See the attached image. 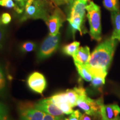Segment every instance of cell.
<instances>
[{
    "mask_svg": "<svg viewBox=\"0 0 120 120\" xmlns=\"http://www.w3.org/2000/svg\"><path fill=\"white\" fill-rule=\"evenodd\" d=\"M1 21L3 25H7L11 21V16L8 13H4L1 16Z\"/></svg>",
    "mask_w": 120,
    "mask_h": 120,
    "instance_id": "25",
    "label": "cell"
},
{
    "mask_svg": "<svg viewBox=\"0 0 120 120\" xmlns=\"http://www.w3.org/2000/svg\"><path fill=\"white\" fill-rule=\"evenodd\" d=\"M7 86L5 73L4 68L0 64V97H4L7 95Z\"/></svg>",
    "mask_w": 120,
    "mask_h": 120,
    "instance_id": "16",
    "label": "cell"
},
{
    "mask_svg": "<svg viewBox=\"0 0 120 120\" xmlns=\"http://www.w3.org/2000/svg\"><path fill=\"white\" fill-rule=\"evenodd\" d=\"M0 6L8 8H14L15 11L18 13H22L24 10L19 7L17 4H15L13 0H0Z\"/></svg>",
    "mask_w": 120,
    "mask_h": 120,
    "instance_id": "20",
    "label": "cell"
},
{
    "mask_svg": "<svg viewBox=\"0 0 120 120\" xmlns=\"http://www.w3.org/2000/svg\"><path fill=\"white\" fill-rule=\"evenodd\" d=\"M87 17L90 24V34L92 40L97 41L101 40V8L93 1L87 4Z\"/></svg>",
    "mask_w": 120,
    "mask_h": 120,
    "instance_id": "3",
    "label": "cell"
},
{
    "mask_svg": "<svg viewBox=\"0 0 120 120\" xmlns=\"http://www.w3.org/2000/svg\"><path fill=\"white\" fill-rule=\"evenodd\" d=\"M120 108L117 105H103L101 108V120H118Z\"/></svg>",
    "mask_w": 120,
    "mask_h": 120,
    "instance_id": "10",
    "label": "cell"
},
{
    "mask_svg": "<svg viewBox=\"0 0 120 120\" xmlns=\"http://www.w3.org/2000/svg\"><path fill=\"white\" fill-rule=\"evenodd\" d=\"M117 45V40L110 37L99 44L94 49L89 61L85 66L92 77L98 76L106 77Z\"/></svg>",
    "mask_w": 120,
    "mask_h": 120,
    "instance_id": "1",
    "label": "cell"
},
{
    "mask_svg": "<svg viewBox=\"0 0 120 120\" xmlns=\"http://www.w3.org/2000/svg\"><path fill=\"white\" fill-rule=\"evenodd\" d=\"M91 85L94 87H101L105 83V77L101 76H93L91 80Z\"/></svg>",
    "mask_w": 120,
    "mask_h": 120,
    "instance_id": "22",
    "label": "cell"
},
{
    "mask_svg": "<svg viewBox=\"0 0 120 120\" xmlns=\"http://www.w3.org/2000/svg\"><path fill=\"white\" fill-rule=\"evenodd\" d=\"M1 23V19H0V23Z\"/></svg>",
    "mask_w": 120,
    "mask_h": 120,
    "instance_id": "33",
    "label": "cell"
},
{
    "mask_svg": "<svg viewBox=\"0 0 120 120\" xmlns=\"http://www.w3.org/2000/svg\"><path fill=\"white\" fill-rule=\"evenodd\" d=\"M66 92L68 97L69 103L72 107L77 106V101L79 97L87 95L86 90L82 86L79 87H76L73 89H68L66 90Z\"/></svg>",
    "mask_w": 120,
    "mask_h": 120,
    "instance_id": "12",
    "label": "cell"
},
{
    "mask_svg": "<svg viewBox=\"0 0 120 120\" xmlns=\"http://www.w3.org/2000/svg\"><path fill=\"white\" fill-rule=\"evenodd\" d=\"M16 2H17V5L19 7L24 10L25 8V6H26V2L27 0H15Z\"/></svg>",
    "mask_w": 120,
    "mask_h": 120,
    "instance_id": "29",
    "label": "cell"
},
{
    "mask_svg": "<svg viewBox=\"0 0 120 120\" xmlns=\"http://www.w3.org/2000/svg\"><path fill=\"white\" fill-rule=\"evenodd\" d=\"M103 6L111 12L120 11L119 0H103Z\"/></svg>",
    "mask_w": 120,
    "mask_h": 120,
    "instance_id": "19",
    "label": "cell"
},
{
    "mask_svg": "<svg viewBox=\"0 0 120 120\" xmlns=\"http://www.w3.org/2000/svg\"><path fill=\"white\" fill-rule=\"evenodd\" d=\"M56 6H60L64 4H69L71 0H50Z\"/></svg>",
    "mask_w": 120,
    "mask_h": 120,
    "instance_id": "28",
    "label": "cell"
},
{
    "mask_svg": "<svg viewBox=\"0 0 120 120\" xmlns=\"http://www.w3.org/2000/svg\"><path fill=\"white\" fill-rule=\"evenodd\" d=\"M111 18L113 25L111 38L120 42V11L111 12Z\"/></svg>",
    "mask_w": 120,
    "mask_h": 120,
    "instance_id": "14",
    "label": "cell"
},
{
    "mask_svg": "<svg viewBox=\"0 0 120 120\" xmlns=\"http://www.w3.org/2000/svg\"><path fill=\"white\" fill-rule=\"evenodd\" d=\"M36 48V45L33 42L27 41L23 43L21 46V50L24 53L32 52Z\"/></svg>",
    "mask_w": 120,
    "mask_h": 120,
    "instance_id": "21",
    "label": "cell"
},
{
    "mask_svg": "<svg viewBox=\"0 0 120 120\" xmlns=\"http://www.w3.org/2000/svg\"><path fill=\"white\" fill-rule=\"evenodd\" d=\"M49 98L53 102L54 104L56 105L57 107H58L60 105L64 104V103H69L68 97H67L66 92H60L57 93Z\"/></svg>",
    "mask_w": 120,
    "mask_h": 120,
    "instance_id": "15",
    "label": "cell"
},
{
    "mask_svg": "<svg viewBox=\"0 0 120 120\" xmlns=\"http://www.w3.org/2000/svg\"><path fill=\"white\" fill-rule=\"evenodd\" d=\"M34 106L37 109L49 115L54 116L64 117V113L56 105L53 103L49 98L40 100L34 103Z\"/></svg>",
    "mask_w": 120,
    "mask_h": 120,
    "instance_id": "9",
    "label": "cell"
},
{
    "mask_svg": "<svg viewBox=\"0 0 120 120\" xmlns=\"http://www.w3.org/2000/svg\"><path fill=\"white\" fill-rule=\"evenodd\" d=\"M118 120H120V117H119V118H118Z\"/></svg>",
    "mask_w": 120,
    "mask_h": 120,
    "instance_id": "32",
    "label": "cell"
},
{
    "mask_svg": "<svg viewBox=\"0 0 120 120\" xmlns=\"http://www.w3.org/2000/svg\"><path fill=\"white\" fill-rule=\"evenodd\" d=\"M66 20V16L64 12L58 7L55 8L46 23L49 29V34L56 35L59 33L60 28L62 26L64 22Z\"/></svg>",
    "mask_w": 120,
    "mask_h": 120,
    "instance_id": "7",
    "label": "cell"
},
{
    "mask_svg": "<svg viewBox=\"0 0 120 120\" xmlns=\"http://www.w3.org/2000/svg\"><path fill=\"white\" fill-rule=\"evenodd\" d=\"M79 1H80L81 2H82L83 3H85V4H87V2L90 1V0H79Z\"/></svg>",
    "mask_w": 120,
    "mask_h": 120,
    "instance_id": "31",
    "label": "cell"
},
{
    "mask_svg": "<svg viewBox=\"0 0 120 120\" xmlns=\"http://www.w3.org/2000/svg\"><path fill=\"white\" fill-rule=\"evenodd\" d=\"M103 105L102 97L94 100L90 98L87 95L79 97L77 102V106L90 116H101L100 111L102 106Z\"/></svg>",
    "mask_w": 120,
    "mask_h": 120,
    "instance_id": "5",
    "label": "cell"
},
{
    "mask_svg": "<svg viewBox=\"0 0 120 120\" xmlns=\"http://www.w3.org/2000/svg\"><path fill=\"white\" fill-rule=\"evenodd\" d=\"M27 84L30 90L41 94L47 87L46 78L42 73L38 72H34L28 76Z\"/></svg>",
    "mask_w": 120,
    "mask_h": 120,
    "instance_id": "8",
    "label": "cell"
},
{
    "mask_svg": "<svg viewBox=\"0 0 120 120\" xmlns=\"http://www.w3.org/2000/svg\"><path fill=\"white\" fill-rule=\"evenodd\" d=\"M90 56L91 53L90 48L88 46H85L79 47L72 57L74 62H77L82 65L85 66L89 61Z\"/></svg>",
    "mask_w": 120,
    "mask_h": 120,
    "instance_id": "13",
    "label": "cell"
},
{
    "mask_svg": "<svg viewBox=\"0 0 120 120\" xmlns=\"http://www.w3.org/2000/svg\"><path fill=\"white\" fill-rule=\"evenodd\" d=\"M0 120H10L7 106L0 102Z\"/></svg>",
    "mask_w": 120,
    "mask_h": 120,
    "instance_id": "23",
    "label": "cell"
},
{
    "mask_svg": "<svg viewBox=\"0 0 120 120\" xmlns=\"http://www.w3.org/2000/svg\"><path fill=\"white\" fill-rule=\"evenodd\" d=\"M43 120H64V117L54 116L49 114L45 113Z\"/></svg>",
    "mask_w": 120,
    "mask_h": 120,
    "instance_id": "27",
    "label": "cell"
},
{
    "mask_svg": "<svg viewBox=\"0 0 120 120\" xmlns=\"http://www.w3.org/2000/svg\"><path fill=\"white\" fill-rule=\"evenodd\" d=\"M92 117L93 116H90V115H87V114L85 113L84 114H82L79 120H93Z\"/></svg>",
    "mask_w": 120,
    "mask_h": 120,
    "instance_id": "30",
    "label": "cell"
},
{
    "mask_svg": "<svg viewBox=\"0 0 120 120\" xmlns=\"http://www.w3.org/2000/svg\"><path fill=\"white\" fill-rule=\"evenodd\" d=\"M2 23H0V49L3 47L4 35H5V28L2 25Z\"/></svg>",
    "mask_w": 120,
    "mask_h": 120,
    "instance_id": "26",
    "label": "cell"
},
{
    "mask_svg": "<svg viewBox=\"0 0 120 120\" xmlns=\"http://www.w3.org/2000/svg\"><path fill=\"white\" fill-rule=\"evenodd\" d=\"M68 4H70V10L68 17L79 16L85 19L86 4L81 2L79 0H71Z\"/></svg>",
    "mask_w": 120,
    "mask_h": 120,
    "instance_id": "11",
    "label": "cell"
},
{
    "mask_svg": "<svg viewBox=\"0 0 120 120\" xmlns=\"http://www.w3.org/2000/svg\"><path fill=\"white\" fill-rule=\"evenodd\" d=\"M81 115V113L79 110L73 111L68 117L64 118V120H79Z\"/></svg>",
    "mask_w": 120,
    "mask_h": 120,
    "instance_id": "24",
    "label": "cell"
},
{
    "mask_svg": "<svg viewBox=\"0 0 120 120\" xmlns=\"http://www.w3.org/2000/svg\"><path fill=\"white\" fill-rule=\"evenodd\" d=\"M18 109L20 120H43L45 115L31 102L21 103Z\"/></svg>",
    "mask_w": 120,
    "mask_h": 120,
    "instance_id": "6",
    "label": "cell"
},
{
    "mask_svg": "<svg viewBox=\"0 0 120 120\" xmlns=\"http://www.w3.org/2000/svg\"><path fill=\"white\" fill-rule=\"evenodd\" d=\"M78 72L82 79L87 82H91L92 79V76L84 65L77 62H74Z\"/></svg>",
    "mask_w": 120,
    "mask_h": 120,
    "instance_id": "17",
    "label": "cell"
},
{
    "mask_svg": "<svg viewBox=\"0 0 120 120\" xmlns=\"http://www.w3.org/2000/svg\"><path fill=\"white\" fill-rule=\"evenodd\" d=\"M55 9L49 0H27L20 20L23 22L29 19H41L46 22Z\"/></svg>",
    "mask_w": 120,
    "mask_h": 120,
    "instance_id": "2",
    "label": "cell"
},
{
    "mask_svg": "<svg viewBox=\"0 0 120 120\" xmlns=\"http://www.w3.org/2000/svg\"><path fill=\"white\" fill-rule=\"evenodd\" d=\"M80 43L78 41H74L71 43L65 45L62 48L63 53L68 56H73L79 49Z\"/></svg>",
    "mask_w": 120,
    "mask_h": 120,
    "instance_id": "18",
    "label": "cell"
},
{
    "mask_svg": "<svg viewBox=\"0 0 120 120\" xmlns=\"http://www.w3.org/2000/svg\"><path fill=\"white\" fill-rule=\"evenodd\" d=\"M61 34L59 32L56 35L49 34L42 43L37 54L38 61H42L52 56L57 50L60 42Z\"/></svg>",
    "mask_w": 120,
    "mask_h": 120,
    "instance_id": "4",
    "label": "cell"
}]
</instances>
